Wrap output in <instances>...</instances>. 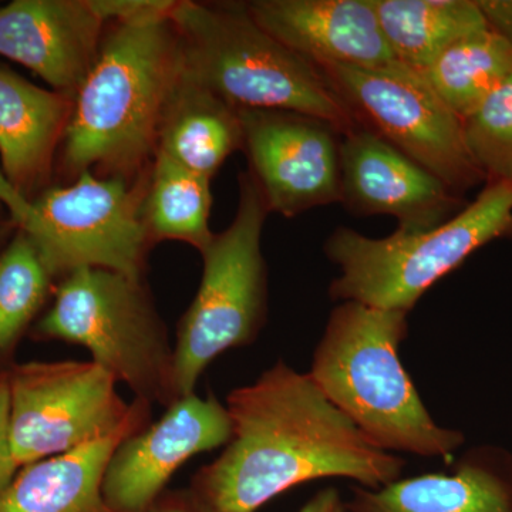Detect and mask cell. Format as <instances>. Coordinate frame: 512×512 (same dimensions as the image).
Segmentation results:
<instances>
[{"mask_svg": "<svg viewBox=\"0 0 512 512\" xmlns=\"http://www.w3.org/2000/svg\"><path fill=\"white\" fill-rule=\"evenodd\" d=\"M232 437L191 490L218 512H256L293 487L349 478L377 490L400 480L406 461L380 450L313 382L284 362L229 393Z\"/></svg>", "mask_w": 512, "mask_h": 512, "instance_id": "obj_1", "label": "cell"}, {"mask_svg": "<svg viewBox=\"0 0 512 512\" xmlns=\"http://www.w3.org/2000/svg\"><path fill=\"white\" fill-rule=\"evenodd\" d=\"M184 70L171 19L113 23L79 92L62 143L64 173H146L157 153L165 106Z\"/></svg>", "mask_w": 512, "mask_h": 512, "instance_id": "obj_2", "label": "cell"}, {"mask_svg": "<svg viewBox=\"0 0 512 512\" xmlns=\"http://www.w3.org/2000/svg\"><path fill=\"white\" fill-rule=\"evenodd\" d=\"M407 318L406 312L340 302L309 375L373 446L393 454L451 457L463 446V433L434 421L400 360Z\"/></svg>", "mask_w": 512, "mask_h": 512, "instance_id": "obj_3", "label": "cell"}, {"mask_svg": "<svg viewBox=\"0 0 512 512\" xmlns=\"http://www.w3.org/2000/svg\"><path fill=\"white\" fill-rule=\"evenodd\" d=\"M170 19L185 72L235 110L305 114L340 136L359 126L319 67L259 28L244 3L178 0Z\"/></svg>", "mask_w": 512, "mask_h": 512, "instance_id": "obj_4", "label": "cell"}, {"mask_svg": "<svg viewBox=\"0 0 512 512\" xmlns=\"http://www.w3.org/2000/svg\"><path fill=\"white\" fill-rule=\"evenodd\" d=\"M512 238V183L487 181L476 200L451 220L423 232L396 229L370 238L336 228L323 251L340 274L329 286L335 302L410 313L421 296L478 249Z\"/></svg>", "mask_w": 512, "mask_h": 512, "instance_id": "obj_5", "label": "cell"}, {"mask_svg": "<svg viewBox=\"0 0 512 512\" xmlns=\"http://www.w3.org/2000/svg\"><path fill=\"white\" fill-rule=\"evenodd\" d=\"M268 214L254 175L249 170L239 175L234 220L200 252V288L178 323L174 346L178 399L195 393L198 379L217 357L251 345L264 328L268 276L262 231Z\"/></svg>", "mask_w": 512, "mask_h": 512, "instance_id": "obj_6", "label": "cell"}, {"mask_svg": "<svg viewBox=\"0 0 512 512\" xmlns=\"http://www.w3.org/2000/svg\"><path fill=\"white\" fill-rule=\"evenodd\" d=\"M37 333L83 346L92 362L126 383L137 399L165 407L178 400L174 348L141 279L77 269L64 276Z\"/></svg>", "mask_w": 512, "mask_h": 512, "instance_id": "obj_7", "label": "cell"}, {"mask_svg": "<svg viewBox=\"0 0 512 512\" xmlns=\"http://www.w3.org/2000/svg\"><path fill=\"white\" fill-rule=\"evenodd\" d=\"M146 173L131 181L89 171L28 200L0 170V202L33 242L52 278L101 268L141 279L153 245L141 215Z\"/></svg>", "mask_w": 512, "mask_h": 512, "instance_id": "obj_8", "label": "cell"}, {"mask_svg": "<svg viewBox=\"0 0 512 512\" xmlns=\"http://www.w3.org/2000/svg\"><path fill=\"white\" fill-rule=\"evenodd\" d=\"M359 126L426 168L454 194L485 183L468 153L463 120L423 74L399 62L379 67H319Z\"/></svg>", "mask_w": 512, "mask_h": 512, "instance_id": "obj_9", "label": "cell"}, {"mask_svg": "<svg viewBox=\"0 0 512 512\" xmlns=\"http://www.w3.org/2000/svg\"><path fill=\"white\" fill-rule=\"evenodd\" d=\"M10 440L19 468L113 436L136 412L92 362H32L9 370Z\"/></svg>", "mask_w": 512, "mask_h": 512, "instance_id": "obj_10", "label": "cell"}, {"mask_svg": "<svg viewBox=\"0 0 512 512\" xmlns=\"http://www.w3.org/2000/svg\"><path fill=\"white\" fill-rule=\"evenodd\" d=\"M238 113L242 150L269 214L293 218L340 202V134L335 127L291 111Z\"/></svg>", "mask_w": 512, "mask_h": 512, "instance_id": "obj_11", "label": "cell"}, {"mask_svg": "<svg viewBox=\"0 0 512 512\" xmlns=\"http://www.w3.org/2000/svg\"><path fill=\"white\" fill-rule=\"evenodd\" d=\"M232 420L214 396L180 397L157 423L126 437L104 471V501L111 512H150L178 468L205 451L227 446Z\"/></svg>", "mask_w": 512, "mask_h": 512, "instance_id": "obj_12", "label": "cell"}, {"mask_svg": "<svg viewBox=\"0 0 512 512\" xmlns=\"http://www.w3.org/2000/svg\"><path fill=\"white\" fill-rule=\"evenodd\" d=\"M340 202L352 214L390 215L403 232L439 227L464 207L426 168L362 126L340 136Z\"/></svg>", "mask_w": 512, "mask_h": 512, "instance_id": "obj_13", "label": "cell"}, {"mask_svg": "<svg viewBox=\"0 0 512 512\" xmlns=\"http://www.w3.org/2000/svg\"><path fill=\"white\" fill-rule=\"evenodd\" d=\"M104 25L90 0H15L0 8V56L74 99L99 56Z\"/></svg>", "mask_w": 512, "mask_h": 512, "instance_id": "obj_14", "label": "cell"}, {"mask_svg": "<svg viewBox=\"0 0 512 512\" xmlns=\"http://www.w3.org/2000/svg\"><path fill=\"white\" fill-rule=\"evenodd\" d=\"M244 8L259 28L316 67L396 62L370 0H252Z\"/></svg>", "mask_w": 512, "mask_h": 512, "instance_id": "obj_15", "label": "cell"}, {"mask_svg": "<svg viewBox=\"0 0 512 512\" xmlns=\"http://www.w3.org/2000/svg\"><path fill=\"white\" fill-rule=\"evenodd\" d=\"M348 512H512V456L477 447L451 473L423 474L369 490L355 487Z\"/></svg>", "mask_w": 512, "mask_h": 512, "instance_id": "obj_16", "label": "cell"}, {"mask_svg": "<svg viewBox=\"0 0 512 512\" xmlns=\"http://www.w3.org/2000/svg\"><path fill=\"white\" fill-rule=\"evenodd\" d=\"M73 107L72 97L0 69V170L22 197L47 188Z\"/></svg>", "mask_w": 512, "mask_h": 512, "instance_id": "obj_17", "label": "cell"}, {"mask_svg": "<svg viewBox=\"0 0 512 512\" xmlns=\"http://www.w3.org/2000/svg\"><path fill=\"white\" fill-rule=\"evenodd\" d=\"M136 402L131 420L113 436L20 467L0 491V512H111L101 493L104 471L121 441L150 419L151 404Z\"/></svg>", "mask_w": 512, "mask_h": 512, "instance_id": "obj_18", "label": "cell"}, {"mask_svg": "<svg viewBox=\"0 0 512 512\" xmlns=\"http://www.w3.org/2000/svg\"><path fill=\"white\" fill-rule=\"evenodd\" d=\"M244 148L238 110L183 70L165 106L157 151L212 180L235 151Z\"/></svg>", "mask_w": 512, "mask_h": 512, "instance_id": "obj_19", "label": "cell"}, {"mask_svg": "<svg viewBox=\"0 0 512 512\" xmlns=\"http://www.w3.org/2000/svg\"><path fill=\"white\" fill-rule=\"evenodd\" d=\"M394 60L423 72L458 40L488 28L477 0H370Z\"/></svg>", "mask_w": 512, "mask_h": 512, "instance_id": "obj_20", "label": "cell"}, {"mask_svg": "<svg viewBox=\"0 0 512 512\" xmlns=\"http://www.w3.org/2000/svg\"><path fill=\"white\" fill-rule=\"evenodd\" d=\"M211 180L157 151L146 173L143 215L153 244L181 241L198 252L214 238L210 228Z\"/></svg>", "mask_w": 512, "mask_h": 512, "instance_id": "obj_21", "label": "cell"}, {"mask_svg": "<svg viewBox=\"0 0 512 512\" xmlns=\"http://www.w3.org/2000/svg\"><path fill=\"white\" fill-rule=\"evenodd\" d=\"M420 73L464 120L511 76L512 45L488 26L458 40Z\"/></svg>", "mask_w": 512, "mask_h": 512, "instance_id": "obj_22", "label": "cell"}, {"mask_svg": "<svg viewBox=\"0 0 512 512\" xmlns=\"http://www.w3.org/2000/svg\"><path fill=\"white\" fill-rule=\"evenodd\" d=\"M52 275L33 242L18 231L0 255V353L16 345L45 303Z\"/></svg>", "mask_w": 512, "mask_h": 512, "instance_id": "obj_23", "label": "cell"}, {"mask_svg": "<svg viewBox=\"0 0 512 512\" xmlns=\"http://www.w3.org/2000/svg\"><path fill=\"white\" fill-rule=\"evenodd\" d=\"M468 153L487 181L512 183V74L463 120Z\"/></svg>", "mask_w": 512, "mask_h": 512, "instance_id": "obj_24", "label": "cell"}, {"mask_svg": "<svg viewBox=\"0 0 512 512\" xmlns=\"http://www.w3.org/2000/svg\"><path fill=\"white\" fill-rule=\"evenodd\" d=\"M104 23H147L170 19L175 0H90Z\"/></svg>", "mask_w": 512, "mask_h": 512, "instance_id": "obj_25", "label": "cell"}, {"mask_svg": "<svg viewBox=\"0 0 512 512\" xmlns=\"http://www.w3.org/2000/svg\"><path fill=\"white\" fill-rule=\"evenodd\" d=\"M10 440V389L8 372L0 373V491L18 474Z\"/></svg>", "mask_w": 512, "mask_h": 512, "instance_id": "obj_26", "label": "cell"}, {"mask_svg": "<svg viewBox=\"0 0 512 512\" xmlns=\"http://www.w3.org/2000/svg\"><path fill=\"white\" fill-rule=\"evenodd\" d=\"M150 512H218L194 490L164 491Z\"/></svg>", "mask_w": 512, "mask_h": 512, "instance_id": "obj_27", "label": "cell"}, {"mask_svg": "<svg viewBox=\"0 0 512 512\" xmlns=\"http://www.w3.org/2000/svg\"><path fill=\"white\" fill-rule=\"evenodd\" d=\"M488 26L512 45V0H477Z\"/></svg>", "mask_w": 512, "mask_h": 512, "instance_id": "obj_28", "label": "cell"}, {"mask_svg": "<svg viewBox=\"0 0 512 512\" xmlns=\"http://www.w3.org/2000/svg\"><path fill=\"white\" fill-rule=\"evenodd\" d=\"M298 512H348L346 511V501L340 497L336 488H325L313 495L301 510Z\"/></svg>", "mask_w": 512, "mask_h": 512, "instance_id": "obj_29", "label": "cell"}]
</instances>
